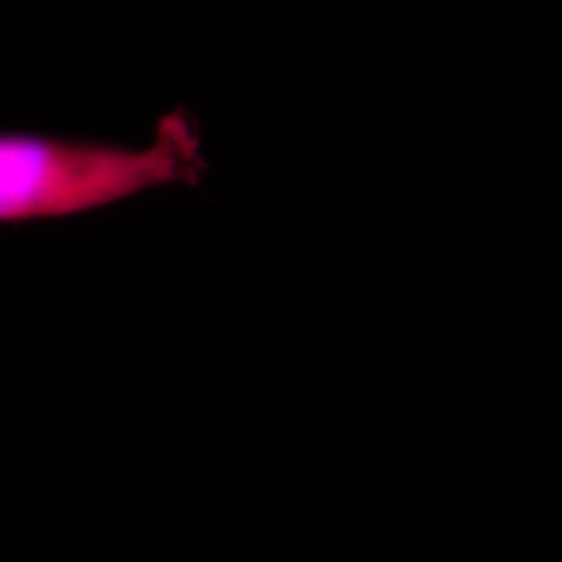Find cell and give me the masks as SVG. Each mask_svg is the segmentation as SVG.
I'll return each instance as SVG.
<instances>
[{"label": "cell", "mask_w": 562, "mask_h": 562, "mask_svg": "<svg viewBox=\"0 0 562 562\" xmlns=\"http://www.w3.org/2000/svg\"><path fill=\"white\" fill-rule=\"evenodd\" d=\"M202 169L201 140L183 111L162 115L144 148L0 134V222L78 215L153 188L192 183Z\"/></svg>", "instance_id": "cell-1"}]
</instances>
